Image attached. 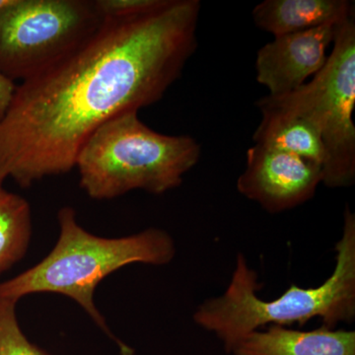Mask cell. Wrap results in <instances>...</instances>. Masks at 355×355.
I'll return each instance as SVG.
<instances>
[{
    "mask_svg": "<svg viewBox=\"0 0 355 355\" xmlns=\"http://www.w3.org/2000/svg\"><path fill=\"white\" fill-rule=\"evenodd\" d=\"M198 0L106 15L76 50L17 84L0 121V184L30 188L76 168L91 135L162 99L198 46Z\"/></svg>",
    "mask_w": 355,
    "mask_h": 355,
    "instance_id": "cell-1",
    "label": "cell"
},
{
    "mask_svg": "<svg viewBox=\"0 0 355 355\" xmlns=\"http://www.w3.org/2000/svg\"><path fill=\"white\" fill-rule=\"evenodd\" d=\"M336 251L335 270L322 286L303 288L291 284L272 301L259 297L258 275L239 254L226 291L198 306L193 321L214 333L228 354L248 334L268 324L304 326L313 318L321 319L323 326L329 329H335L340 323H352L355 318V216L349 207L345 210L343 235L336 243Z\"/></svg>",
    "mask_w": 355,
    "mask_h": 355,
    "instance_id": "cell-2",
    "label": "cell"
},
{
    "mask_svg": "<svg viewBox=\"0 0 355 355\" xmlns=\"http://www.w3.org/2000/svg\"><path fill=\"white\" fill-rule=\"evenodd\" d=\"M58 221L60 235L55 247L36 266L1 282L0 296L16 301L35 293L67 296L118 343L123 355H130L98 310L96 288L112 273L132 263L167 265L176 254L174 240L165 230L153 227L125 237H100L78 223L76 209L70 207L58 210Z\"/></svg>",
    "mask_w": 355,
    "mask_h": 355,
    "instance_id": "cell-3",
    "label": "cell"
},
{
    "mask_svg": "<svg viewBox=\"0 0 355 355\" xmlns=\"http://www.w3.org/2000/svg\"><path fill=\"white\" fill-rule=\"evenodd\" d=\"M202 147L189 135H167L147 127L137 112L98 128L76 158L79 186L93 200H108L135 190L163 195L183 183Z\"/></svg>",
    "mask_w": 355,
    "mask_h": 355,
    "instance_id": "cell-4",
    "label": "cell"
},
{
    "mask_svg": "<svg viewBox=\"0 0 355 355\" xmlns=\"http://www.w3.org/2000/svg\"><path fill=\"white\" fill-rule=\"evenodd\" d=\"M326 64L312 81L282 96L257 102L261 112L297 116L320 133L326 151L322 183L347 188L355 181V21L338 26Z\"/></svg>",
    "mask_w": 355,
    "mask_h": 355,
    "instance_id": "cell-5",
    "label": "cell"
},
{
    "mask_svg": "<svg viewBox=\"0 0 355 355\" xmlns=\"http://www.w3.org/2000/svg\"><path fill=\"white\" fill-rule=\"evenodd\" d=\"M105 17L98 0H16L0 17V72L14 83L41 73L90 38Z\"/></svg>",
    "mask_w": 355,
    "mask_h": 355,
    "instance_id": "cell-6",
    "label": "cell"
},
{
    "mask_svg": "<svg viewBox=\"0 0 355 355\" xmlns=\"http://www.w3.org/2000/svg\"><path fill=\"white\" fill-rule=\"evenodd\" d=\"M246 156L237 190L270 214L307 202L323 179L321 165L293 154L254 144Z\"/></svg>",
    "mask_w": 355,
    "mask_h": 355,
    "instance_id": "cell-7",
    "label": "cell"
},
{
    "mask_svg": "<svg viewBox=\"0 0 355 355\" xmlns=\"http://www.w3.org/2000/svg\"><path fill=\"white\" fill-rule=\"evenodd\" d=\"M340 23L275 37L257 53V81L268 89L270 96L288 94L304 85L307 78L316 76L326 64L327 50Z\"/></svg>",
    "mask_w": 355,
    "mask_h": 355,
    "instance_id": "cell-8",
    "label": "cell"
},
{
    "mask_svg": "<svg viewBox=\"0 0 355 355\" xmlns=\"http://www.w3.org/2000/svg\"><path fill=\"white\" fill-rule=\"evenodd\" d=\"M233 355H355V331L321 327L298 331L272 324L236 343Z\"/></svg>",
    "mask_w": 355,
    "mask_h": 355,
    "instance_id": "cell-9",
    "label": "cell"
},
{
    "mask_svg": "<svg viewBox=\"0 0 355 355\" xmlns=\"http://www.w3.org/2000/svg\"><path fill=\"white\" fill-rule=\"evenodd\" d=\"M252 15L259 29L279 37L343 22L354 16V4L347 0H265Z\"/></svg>",
    "mask_w": 355,
    "mask_h": 355,
    "instance_id": "cell-10",
    "label": "cell"
},
{
    "mask_svg": "<svg viewBox=\"0 0 355 355\" xmlns=\"http://www.w3.org/2000/svg\"><path fill=\"white\" fill-rule=\"evenodd\" d=\"M254 144L293 154L321 165L326 151L316 128L303 119L273 112H261V121L254 133Z\"/></svg>",
    "mask_w": 355,
    "mask_h": 355,
    "instance_id": "cell-11",
    "label": "cell"
},
{
    "mask_svg": "<svg viewBox=\"0 0 355 355\" xmlns=\"http://www.w3.org/2000/svg\"><path fill=\"white\" fill-rule=\"evenodd\" d=\"M32 232L30 203L0 184V275L24 258Z\"/></svg>",
    "mask_w": 355,
    "mask_h": 355,
    "instance_id": "cell-12",
    "label": "cell"
},
{
    "mask_svg": "<svg viewBox=\"0 0 355 355\" xmlns=\"http://www.w3.org/2000/svg\"><path fill=\"white\" fill-rule=\"evenodd\" d=\"M17 303L0 296V355H50L23 333L16 313Z\"/></svg>",
    "mask_w": 355,
    "mask_h": 355,
    "instance_id": "cell-13",
    "label": "cell"
},
{
    "mask_svg": "<svg viewBox=\"0 0 355 355\" xmlns=\"http://www.w3.org/2000/svg\"><path fill=\"white\" fill-rule=\"evenodd\" d=\"M156 0H98L105 15H114L141 10L155 3Z\"/></svg>",
    "mask_w": 355,
    "mask_h": 355,
    "instance_id": "cell-14",
    "label": "cell"
},
{
    "mask_svg": "<svg viewBox=\"0 0 355 355\" xmlns=\"http://www.w3.org/2000/svg\"><path fill=\"white\" fill-rule=\"evenodd\" d=\"M17 84L0 72V121L3 118L12 101Z\"/></svg>",
    "mask_w": 355,
    "mask_h": 355,
    "instance_id": "cell-15",
    "label": "cell"
},
{
    "mask_svg": "<svg viewBox=\"0 0 355 355\" xmlns=\"http://www.w3.org/2000/svg\"><path fill=\"white\" fill-rule=\"evenodd\" d=\"M16 0H0V17L15 3Z\"/></svg>",
    "mask_w": 355,
    "mask_h": 355,
    "instance_id": "cell-16",
    "label": "cell"
}]
</instances>
